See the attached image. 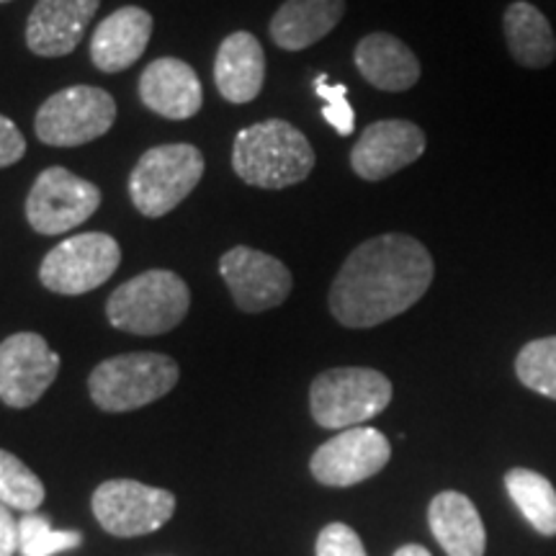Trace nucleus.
I'll return each mask as SVG.
<instances>
[{
	"mask_svg": "<svg viewBox=\"0 0 556 556\" xmlns=\"http://www.w3.org/2000/svg\"><path fill=\"white\" fill-rule=\"evenodd\" d=\"M93 513L111 536H148L173 518L176 495L135 479H109L93 492Z\"/></svg>",
	"mask_w": 556,
	"mask_h": 556,
	"instance_id": "10",
	"label": "nucleus"
},
{
	"mask_svg": "<svg viewBox=\"0 0 556 556\" xmlns=\"http://www.w3.org/2000/svg\"><path fill=\"white\" fill-rule=\"evenodd\" d=\"M394 556H430V552H428L426 546H420V544H407V546L397 548V552H394Z\"/></svg>",
	"mask_w": 556,
	"mask_h": 556,
	"instance_id": "31",
	"label": "nucleus"
},
{
	"mask_svg": "<svg viewBox=\"0 0 556 556\" xmlns=\"http://www.w3.org/2000/svg\"><path fill=\"white\" fill-rule=\"evenodd\" d=\"M428 523L448 556H484V523L475 503L462 492H438L428 507Z\"/></svg>",
	"mask_w": 556,
	"mask_h": 556,
	"instance_id": "20",
	"label": "nucleus"
},
{
	"mask_svg": "<svg viewBox=\"0 0 556 556\" xmlns=\"http://www.w3.org/2000/svg\"><path fill=\"white\" fill-rule=\"evenodd\" d=\"M204 176V155L189 142L157 144L137 160L129 176V199L148 219L170 214Z\"/></svg>",
	"mask_w": 556,
	"mask_h": 556,
	"instance_id": "6",
	"label": "nucleus"
},
{
	"mask_svg": "<svg viewBox=\"0 0 556 556\" xmlns=\"http://www.w3.org/2000/svg\"><path fill=\"white\" fill-rule=\"evenodd\" d=\"M60 374V356L37 332H16L0 343V400L13 409L37 405Z\"/></svg>",
	"mask_w": 556,
	"mask_h": 556,
	"instance_id": "11",
	"label": "nucleus"
},
{
	"mask_svg": "<svg viewBox=\"0 0 556 556\" xmlns=\"http://www.w3.org/2000/svg\"><path fill=\"white\" fill-rule=\"evenodd\" d=\"M26 152V139L9 116L0 114V168L16 165Z\"/></svg>",
	"mask_w": 556,
	"mask_h": 556,
	"instance_id": "29",
	"label": "nucleus"
},
{
	"mask_svg": "<svg viewBox=\"0 0 556 556\" xmlns=\"http://www.w3.org/2000/svg\"><path fill=\"white\" fill-rule=\"evenodd\" d=\"M428 148L426 131L407 119L374 122L351 150V168L364 180H384L417 163Z\"/></svg>",
	"mask_w": 556,
	"mask_h": 556,
	"instance_id": "14",
	"label": "nucleus"
},
{
	"mask_svg": "<svg viewBox=\"0 0 556 556\" xmlns=\"http://www.w3.org/2000/svg\"><path fill=\"white\" fill-rule=\"evenodd\" d=\"M315 150L294 124L283 119L258 122L238 131L232 144V170L255 189H289L309 178Z\"/></svg>",
	"mask_w": 556,
	"mask_h": 556,
	"instance_id": "2",
	"label": "nucleus"
},
{
	"mask_svg": "<svg viewBox=\"0 0 556 556\" xmlns=\"http://www.w3.org/2000/svg\"><path fill=\"white\" fill-rule=\"evenodd\" d=\"M505 486L528 523L544 536H556V490L544 475L531 469H510L505 475Z\"/></svg>",
	"mask_w": 556,
	"mask_h": 556,
	"instance_id": "23",
	"label": "nucleus"
},
{
	"mask_svg": "<svg viewBox=\"0 0 556 556\" xmlns=\"http://www.w3.org/2000/svg\"><path fill=\"white\" fill-rule=\"evenodd\" d=\"M0 3H9V0H0Z\"/></svg>",
	"mask_w": 556,
	"mask_h": 556,
	"instance_id": "32",
	"label": "nucleus"
},
{
	"mask_svg": "<svg viewBox=\"0 0 556 556\" xmlns=\"http://www.w3.org/2000/svg\"><path fill=\"white\" fill-rule=\"evenodd\" d=\"M114 122L116 101L109 90L70 86L41 103L34 129L50 148H80L106 135Z\"/></svg>",
	"mask_w": 556,
	"mask_h": 556,
	"instance_id": "7",
	"label": "nucleus"
},
{
	"mask_svg": "<svg viewBox=\"0 0 556 556\" xmlns=\"http://www.w3.org/2000/svg\"><path fill=\"white\" fill-rule=\"evenodd\" d=\"M516 374L523 387L556 400V336L523 345L516 358Z\"/></svg>",
	"mask_w": 556,
	"mask_h": 556,
	"instance_id": "25",
	"label": "nucleus"
},
{
	"mask_svg": "<svg viewBox=\"0 0 556 556\" xmlns=\"http://www.w3.org/2000/svg\"><path fill=\"white\" fill-rule=\"evenodd\" d=\"M83 536L78 531H58L41 516H24L18 520V552L21 556H54L78 548Z\"/></svg>",
	"mask_w": 556,
	"mask_h": 556,
	"instance_id": "26",
	"label": "nucleus"
},
{
	"mask_svg": "<svg viewBox=\"0 0 556 556\" xmlns=\"http://www.w3.org/2000/svg\"><path fill=\"white\" fill-rule=\"evenodd\" d=\"M99 186L54 165V168L41 170L34 180L29 199H26V219L34 232L54 238V235H65L80 227L99 212Z\"/></svg>",
	"mask_w": 556,
	"mask_h": 556,
	"instance_id": "9",
	"label": "nucleus"
},
{
	"mask_svg": "<svg viewBox=\"0 0 556 556\" xmlns=\"http://www.w3.org/2000/svg\"><path fill=\"white\" fill-rule=\"evenodd\" d=\"M18 552V523L11 516V507L0 503V556Z\"/></svg>",
	"mask_w": 556,
	"mask_h": 556,
	"instance_id": "30",
	"label": "nucleus"
},
{
	"mask_svg": "<svg viewBox=\"0 0 556 556\" xmlns=\"http://www.w3.org/2000/svg\"><path fill=\"white\" fill-rule=\"evenodd\" d=\"M0 503L21 513H34L45 503L41 479L18 456L3 448H0Z\"/></svg>",
	"mask_w": 556,
	"mask_h": 556,
	"instance_id": "24",
	"label": "nucleus"
},
{
	"mask_svg": "<svg viewBox=\"0 0 556 556\" xmlns=\"http://www.w3.org/2000/svg\"><path fill=\"white\" fill-rule=\"evenodd\" d=\"M150 37V13L139 5H124L96 26L93 37H90V62L106 75L124 73L142 58Z\"/></svg>",
	"mask_w": 556,
	"mask_h": 556,
	"instance_id": "17",
	"label": "nucleus"
},
{
	"mask_svg": "<svg viewBox=\"0 0 556 556\" xmlns=\"http://www.w3.org/2000/svg\"><path fill=\"white\" fill-rule=\"evenodd\" d=\"M503 31L507 52H510V58L518 65L541 70L556 60L554 29L536 5L523 3V0L507 5L503 16Z\"/></svg>",
	"mask_w": 556,
	"mask_h": 556,
	"instance_id": "22",
	"label": "nucleus"
},
{
	"mask_svg": "<svg viewBox=\"0 0 556 556\" xmlns=\"http://www.w3.org/2000/svg\"><path fill=\"white\" fill-rule=\"evenodd\" d=\"M435 276L428 248L413 235L371 238L348 255L330 287V312L343 328L366 330L415 307Z\"/></svg>",
	"mask_w": 556,
	"mask_h": 556,
	"instance_id": "1",
	"label": "nucleus"
},
{
	"mask_svg": "<svg viewBox=\"0 0 556 556\" xmlns=\"http://www.w3.org/2000/svg\"><path fill=\"white\" fill-rule=\"evenodd\" d=\"M345 0H287L270 18V39L287 52H302L336 29Z\"/></svg>",
	"mask_w": 556,
	"mask_h": 556,
	"instance_id": "21",
	"label": "nucleus"
},
{
	"mask_svg": "<svg viewBox=\"0 0 556 556\" xmlns=\"http://www.w3.org/2000/svg\"><path fill=\"white\" fill-rule=\"evenodd\" d=\"M214 83L229 103H250L266 83V52L250 31H235L214 58Z\"/></svg>",
	"mask_w": 556,
	"mask_h": 556,
	"instance_id": "18",
	"label": "nucleus"
},
{
	"mask_svg": "<svg viewBox=\"0 0 556 556\" xmlns=\"http://www.w3.org/2000/svg\"><path fill=\"white\" fill-rule=\"evenodd\" d=\"M219 274L225 278L235 304L250 315L281 307L294 287L291 270L281 261L245 245L227 250L222 255Z\"/></svg>",
	"mask_w": 556,
	"mask_h": 556,
	"instance_id": "13",
	"label": "nucleus"
},
{
	"mask_svg": "<svg viewBox=\"0 0 556 556\" xmlns=\"http://www.w3.org/2000/svg\"><path fill=\"white\" fill-rule=\"evenodd\" d=\"M139 99L152 114L165 119H191L204 106V88L189 62L160 58L144 67L139 78Z\"/></svg>",
	"mask_w": 556,
	"mask_h": 556,
	"instance_id": "16",
	"label": "nucleus"
},
{
	"mask_svg": "<svg viewBox=\"0 0 556 556\" xmlns=\"http://www.w3.org/2000/svg\"><path fill=\"white\" fill-rule=\"evenodd\" d=\"M122 263V248L106 232H83L62 240L39 266L41 287L62 296H80L103 287Z\"/></svg>",
	"mask_w": 556,
	"mask_h": 556,
	"instance_id": "8",
	"label": "nucleus"
},
{
	"mask_svg": "<svg viewBox=\"0 0 556 556\" xmlns=\"http://www.w3.org/2000/svg\"><path fill=\"white\" fill-rule=\"evenodd\" d=\"M315 90L319 99L325 101L323 116L340 137H351L356 131V111L348 101V88L343 83H330L328 75H317Z\"/></svg>",
	"mask_w": 556,
	"mask_h": 556,
	"instance_id": "27",
	"label": "nucleus"
},
{
	"mask_svg": "<svg viewBox=\"0 0 556 556\" xmlns=\"http://www.w3.org/2000/svg\"><path fill=\"white\" fill-rule=\"evenodd\" d=\"M180 368L163 353H124L90 371L88 392L103 413H131L152 405L178 384Z\"/></svg>",
	"mask_w": 556,
	"mask_h": 556,
	"instance_id": "4",
	"label": "nucleus"
},
{
	"mask_svg": "<svg viewBox=\"0 0 556 556\" xmlns=\"http://www.w3.org/2000/svg\"><path fill=\"white\" fill-rule=\"evenodd\" d=\"M358 73L374 88L387 93H402L420 80V62L405 41L387 31H374L358 41L356 54Z\"/></svg>",
	"mask_w": 556,
	"mask_h": 556,
	"instance_id": "19",
	"label": "nucleus"
},
{
	"mask_svg": "<svg viewBox=\"0 0 556 556\" xmlns=\"http://www.w3.org/2000/svg\"><path fill=\"white\" fill-rule=\"evenodd\" d=\"M392 458L387 435L377 428L358 426L340 430L312 454V477L325 486H353L379 475Z\"/></svg>",
	"mask_w": 556,
	"mask_h": 556,
	"instance_id": "12",
	"label": "nucleus"
},
{
	"mask_svg": "<svg viewBox=\"0 0 556 556\" xmlns=\"http://www.w3.org/2000/svg\"><path fill=\"white\" fill-rule=\"evenodd\" d=\"M101 0H39L26 21V47L39 58H65L86 37Z\"/></svg>",
	"mask_w": 556,
	"mask_h": 556,
	"instance_id": "15",
	"label": "nucleus"
},
{
	"mask_svg": "<svg viewBox=\"0 0 556 556\" xmlns=\"http://www.w3.org/2000/svg\"><path fill=\"white\" fill-rule=\"evenodd\" d=\"M317 556H366V548L351 526L330 523L319 531Z\"/></svg>",
	"mask_w": 556,
	"mask_h": 556,
	"instance_id": "28",
	"label": "nucleus"
},
{
	"mask_svg": "<svg viewBox=\"0 0 556 556\" xmlns=\"http://www.w3.org/2000/svg\"><path fill=\"white\" fill-rule=\"evenodd\" d=\"M191 291L178 274L165 268L144 270L124 281L106 302V317L116 330L131 336H163L184 323Z\"/></svg>",
	"mask_w": 556,
	"mask_h": 556,
	"instance_id": "3",
	"label": "nucleus"
},
{
	"mask_svg": "<svg viewBox=\"0 0 556 556\" xmlns=\"http://www.w3.org/2000/svg\"><path fill=\"white\" fill-rule=\"evenodd\" d=\"M392 402V381L377 368L340 366L323 371L309 387V409L328 430L358 428L384 413Z\"/></svg>",
	"mask_w": 556,
	"mask_h": 556,
	"instance_id": "5",
	"label": "nucleus"
}]
</instances>
